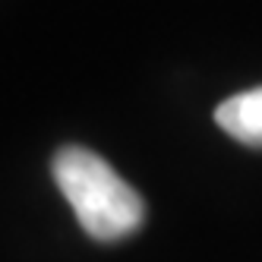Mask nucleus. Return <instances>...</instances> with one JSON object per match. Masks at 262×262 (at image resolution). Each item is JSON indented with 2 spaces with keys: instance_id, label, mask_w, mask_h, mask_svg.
Listing matches in <instances>:
<instances>
[{
  "instance_id": "1",
  "label": "nucleus",
  "mask_w": 262,
  "mask_h": 262,
  "mask_svg": "<svg viewBox=\"0 0 262 262\" xmlns=\"http://www.w3.org/2000/svg\"><path fill=\"white\" fill-rule=\"evenodd\" d=\"M51 171L89 237L111 243L129 237L142 224V196L92 148L63 145Z\"/></svg>"
},
{
  "instance_id": "2",
  "label": "nucleus",
  "mask_w": 262,
  "mask_h": 262,
  "mask_svg": "<svg viewBox=\"0 0 262 262\" xmlns=\"http://www.w3.org/2000/svg\"><path fill=\"white\" fill-rule=\"evenodd\" d=\"M215 123L231 139H237L243 145H253V148H262V85L224 98L215 107Z\"/></svg>"
}]
</instances>
